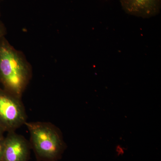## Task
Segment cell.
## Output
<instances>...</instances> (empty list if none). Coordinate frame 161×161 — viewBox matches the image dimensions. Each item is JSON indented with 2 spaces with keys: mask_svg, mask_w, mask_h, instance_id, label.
<instances>
[{
  "mask_svg": "<svg viewBox=\"0 0 161 161\" xmlns=\"http://www.w3.org/2000/svg\"><path fill=\"white\" fill-rule=\"evenodd\" d=\"M31 69L23 54L3 37L0 40V81L5 90L21 98L31 78Z\"/></svg>",
  "mask_w": 161,
  "mask_h": 161,
  "instance_id": "1",
  "label": "cell"
},
{
  "mask_svg": "<svg viewBox=\"0 0 161 161\" xmlns=\"http://www.w3.org/2000/svg\"><path fill=\"white\" fill-rule=\"evenodd\" d=\"M0 15H1V12H0Z\"/></svg>",
  "mask_w": 161,
  "mask_h": 161,
  "instance_id": "10",
  "label": "cell"
},
{
  "mask_svg": "<svg viewBox=\"0 0 161 161\" xmlns=\"http://www.w3.org/2000/svg\"><path fill=\"white\" fill-rule=\"evenodd\" d=\"M31 135V147L41 161H58L66 145L61 133L51 124L44 122L25 123Z\"/></svg>",
  "mask_w": 161,
  "mask_h": 161,
  "instance_id": "2",
  "label": "cell"
},
{
  "mask_svg": "<svg viewBox=\"0 0 161 161\" xmlns=\"http://www.w3.org/2000/svg\"><path fill=\"white\" fill-rule=\"evenodd\" d=\"M3 130H3L2 127L0 126V139H3V137H2V134H3Z\"/></svg>",
  "mask_w": 161,
  "mask_h": 161,
  "instance_id": "8",
  "label": "cell"
},
{
  "mask_svg": "<svg viewBox=\"0 0 161 161\" xmlns=\"http://www.w3.org/2000/svg\"><path fill=\"white\" fill-rule=\"evenodd\" d=\"M6 33V29L5 26L3 23L0 22V40L4 37L5 34Z\"/></svg>",
  "mask_w": 161,
  "mask_h": 161,
  "instance_id": "6",
  "label": "cell"
},
{
  "mask_svg": "<svg viewBox=\"0 0 161 161\" xmlns=\"http://www.w3.org/2000/svg\"><path fill=\"white\" fill-rule=\"evenodd\" d=\"M31 145L22 136L9 132L4 139V150L2 161H28Z\"/></svg>",
  "mask_w": 161,
  "mask_h": 161,
  "instance_id": "4",
  "label": "cell"
},
{
  "mask_svg": "<svg viewBox=\"0 0 161 161\" xmlns=\"http://www.w3.org/2000/svg\"><path fill=\"white\" fill-rule=\"evenodd\" d=\"M26 119L21 98L6 90H0V126L3 130L14 132L25 125Z\"/></svg>",
  "mask_w": 161,
  "mask_h": 161,
  "instance_id": "3",
  "label": "cell"
},
{
  "mask_svg": "<svg viewBox=\"0 0 161 161\" xmlns=\"http://www.w3.org/2000/svg\"><path fill=\"white\" fill-rule=\"evenodd\" d=\"M3 150H4V139H0V161L3 158Z\"/></svg>",
  "mask_w": 161,
  "mask_h": 161,
  "instance_id": "7",
  "label": "cell"
},
{
  "mask_svg": "<svg viewBox=\"0 0 161 161\" xmlns=\"http://www.w3.org/2000/svg\"><path fill=\"white\" fill-rule=\"evenodd\" d=\"M2 0H0V2H1V1H2Z\"/></svg>",
  "mask_w": 161,
  "mask_h": 161,
  "instance_id": "9",
  "label": "cell"
},
{
  "mask_svg": "<svg viewBox=\"0 0 161 161\" xmlns=\"http://www.w3.org/2000/svg\"><path fill=\"white\" fill-rule=\"evenodd\" d=\"M123 9L128 14L137 17L150 18L158 14L161 0H119Z\"/></svg>",
  "mask_w": 161,
  "mask_h": 161,
  "instance_id": "5",
  "label": "cell"
}]
</instances>
